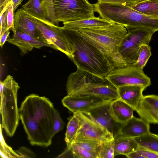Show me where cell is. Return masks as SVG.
Returning a JSON list of instances; mask_svg holds the SVG:
<instances>
[{"label": "cell", "instance_id": "cell-35", "mask_svg": "<svg viewBox=\"0 0 158 158\" xmlns=\"http://www.w3.org/2000/svg\"><path fill=\"white\" fill-rule=\"evenodd\" d=\"M14 11L12 2L7 7V22L8 29L11 30L13 33L15 31L14 24Z\"/></svg>", "mask_w": 158, "mask_h": 158}, {"label": "cell", "instance_id": "cell-16", "mask_svg": "<svg viewBox=\"0 0 158 158\" xmlns=\"http://www.w3.org/2000/svg\"><path fill=\"white\" fill-rule=\"evenodd\" d=\"M150 132V123L140 118H139L134 116L122 124L118 135L135 138Z\"/></svg>", "mask_w": 158, "mask_h": 158}, {"label": "cell", "instance_id": "cell-31", "mask_svg": "<svg viewBox=\"0 0 158 158\" xmlns=\"http://www.w3.org/2000/svg\"><path fill=\"white\" fill-rule=\"evenodd\" d=\"M69 148L72 152L73 158H95L90 153L74 142Z\"/></svg>", "mask_w": 158, "mask_h": 158}, {"label": "cell", "instance_id": "cell-32", "mask_svg": "<svg viewBox=\"0 0 158 158\" xmlns=\"http://www.w3.org/2000/svg\"><path fill=\"white\" fill-rule=\"evenodd\" d=\"M43 5L46 13L47 19L57 26L54 13L53 0H43Z\"/></svg>", "mask_w": 158, "mask_h": 158}, {"label": "cell", "instance_id": "cell-38", "mask_svg": "<svg viewBox=\"0 0 158 158\" xmlns=\"http://www.w3.org/2000/svg\"><path fill=\"white\" fill-rule=\"evenodd\" d=\"M20 158H35V154L29 149L22 147L16 151Z\"/></svg>", "mask_w": 158, "mask_h": 158}, {"label": "cell", "instance_id": "cell-5", "mask_svg": "<svg viewBox=\"0 0 158 158\" xmlns=\"http://www.w3.org/2000/svg\"><path fill=\"white\" fill-rule=\"evenodd\" d=\"M95 11L101 18L122 25L126 28H144L155 32L158 31V17L147 15L130 7L118 4H94Z\"/></svg>", "mask_w": 158, "mask_h": 158}, {"label": "cell", "instance_id": "cell-23", "mask_svg": "<svg viewBox=\"0 0 158 158\" xmlns=\"http://www.w3.org/2000/svg\"><path fill=\"white\" fill-rule=\"evenodd\" d=\"M135 139L139 147L158 154V135L150 132Z\"/></svg>", "mask_w": 158, "mask_h": 158}, {"label": "cell", "instance_id": "cell-2", "mask_svg": "<svg viewBox=\"0 0 158 158\" xmlns=\"http://www.w3.org/2000/svg\"><path fill=\"white\" fill-rule=\"evenodd\" d=\"M68 35L74 48L71 60L77 69L106 78L116 68L112 60L83 38L77 31L68 28Z\"/></svg>", "mask_w": 158, "mask_h": 158}, {"label": "cell", "instance_id": "cell-42", "mask_svg": "<svg viewBox=\"0 0 158 158\" xmlns=\"http://www.w3.org/2000/svg\"></svg>", "mask_w": 158, "mask_h": 158}, {"label": "cell", "instance_id": "cell-37", "mask_svg": "<svg viewBox=\"0 0 158 158\" xmlns=\"http://www.w3.org/2000/svg\"><path fill=\"white\" fill-rule=\"evenodd\" d=\"M135 151L141 158H158V154L139 146Z\"/></svg>", "mask_w": 158, "mask_h": 158}, {"label": "cell", "instance_id": "cell-41", "mask_svg": "<svg viewBox=\"0 0 158 158\" xmlns=\"http://www.w3.org/2000/svg\"><path fill=\"white\" fill-rule=\"evenodd\" d=\"M24 0H12L13 8L14 11L17 9L18 6Z\"/></svg>", "mask_w": 158, "mask_h": 158}, {"label": "cell", "instance_id": "cell-4", "mask_svg": "<svg viewBox=\"0 0 158 158\" xmlns=\"http://www.w3.org/2000/svg\"><path fill=\"white\" fill-rule=\"evenodd\" d=\"M67 95H91L107 99L119 98L117 88L106 78L77 69L68 77Z\"/></svg>", "mask_w": 158, "mask_h": 158}, {"label": "cell", "instance_id": "cell-9", "mask_svg": "<svg viewBox=\"0 0 158 158\" xmlns=\"http://www.w3.org/2000/svg\"><path fill=\"white\" fill-rule=\"evenodd\" d=\"M126 28L127 34L120 46L119 52L127 64H132L136 61L141 47L143 45H149L155 32L144 28Z\"/></svg>", "mask_w": 158, "mask_h": 158}, {"label": "cell", "instance_id": "cell-11", "mask_svg": "<svg viewBox=\"0 0 158 158\" xmlns=\"http://www.w3.org/2000/svg\"><path fill=\"white\" fill-rule=\"evenodd\" d=\"M73 113L77 115L79 120L75 141L93 139L102 142L114 139L112 134L97 122L87 112H77Z\"/></svg>", "mask_w": 158, "mask_h": 158}, {"label": "cell", "instance_id": "cell-17", "mask_svg": "<svg viewBox=\"0 0 158 158\" xmlns=\"http://www.w3.org/2000/svg\"><path fill=\"white\" fill-rule=\"evenodd\" d=\"M119 98L130 106L135 111L146 88L138 85H126L117 88Z\"/></svg>", "mask_w": 158, "mask_h": 158}, {"label": "cell", "instance_id": "cell-24", "mask_svg": "<svg viewBox=\"0 0 158 158\" xmlns=\"http://www.w3.org/2000/svg\"><path fill=\"white\" fill-rule=\"evenodd\" d=\"M79 124V120L78 118L73 113V116L70 119L67 126L64 139L67 145V148H70L75 141Z\"/></svg>", "mask_w": 158, "mask_h": 158}, {"label": "cell", "instance_id": "cell-18", "mask_svg": "<svg viewBox=\"0 0 158 158\" xmlns=\"http://www.w3.org/2000/svg\"><path fill=\"white\" fill-rule=\"evenodd\" d=\"M110 110L115 120L121 124L125 123L134 116V109L119 98L111 101Z\"/></svg>", "mask_w": 158, "mask_h": 158}, {"label": "cell", "instance_id": "cell-10", "mask_svg": "<svg viewBox=\"0 0 158 158\" xmlns=\"http://www.w3.org/2000/svg\"><path fill=\"white\" fill-rule=\"evenodd\" d=\"M106 78L117 88L126 85H138L146 88L151 84L150 78L143 70L137 69L131 64L114 68Z\"/></svg>", "mask_w": 158, "mask_h": 158}, {"label": "cell", "instance_id": "cell-15", "mask_svg": "<svg viewBox=\"0 0 158 158\" xmlns=\"http://www.w3.org/2000/svg\"><path fill=\"white\" fill-rule=\"evenodd\" d=\"M13 36L7 40L9 44L17 46L20 51V54L23 56L33 50L34 48H40L43 46L53 47L48 44L41 42L31 36L15 31Z\"/></svg>", "mask_w": 158, "mask_h": 158}, {"label": "cell", "instance_id": "cell-22", "mask_svg": "<svg viewBox=\"0 0 158 158\" xmlns=\"http://www.w3.org/2000/svg\"><path fill=\"white\" fill-rule=\"evenodd\" d=\"M147 15L158 17V0H145L130 7Z\"/></svg>", "mask_w": 158, "mask_h": 158}, {"label": "cell", "instance_id": "cell-39", "mask_svg": "<svg viewBox=\"0 0 158 158\" xmlns=\"http://www.w3.org/2000/svg\"><path fill=\"white\" fill-rule=\"evenodd\" d=\"M10 32V30L8 29L2 36H0V46L1 48H2L3 45L7 41Z\"/></svg>", "mask_w": 158, "mask_h": 158}, {"label": "cell", "instance_id": "cell-20", "mask_svg": "<svg viewBox=\"0 0 158 158\" xmlns=\"http://www.w3.org/2000/svg\"><path fill=\"white\" fill-rule=\"evenodd\" d=\"M114 157L119 155L126 156L136 151L139 146L134 138L118 135L114 138Z\"/></svg>", "mask_w": 158, "mask_h": 158}, {"label": "cell", "instance_id": "cell-28", "mask_svg": "<svg viewBox=\"0 0 158 158\" xmlns=\"http://www.w3.org/2000/svg\"><path fill=\"white\" fill-rule=\"evenodd\" d=\"M114 157V139L101 142L98 158Z\"/></svg>", "mask_w": 158, "mask_h": 158}, {"label": "cell", "instance_id": "cell-40", "mask_svg": "<svg viewBox=\"0 0 158 158\" xmlns=\"http://www.w3.org/2000/svg\"><path fill=\"white\" fill-rule=\"evenodd\" d=\"M12 0H0V10L2 11L4 9L7 8Z\"/></svg>", "mask_w": 158, "mask_h": 158}, {"label": "cell", "instance_id": "cell-1", "mask_svg": "<svg viewBox=\"0 0 158 158\" xmlns=\"http://www.w3.org/2000/svg\"><path fill=\"white\" fill-rule=\"evenodd\" d=\"M19 110L20 119L30 143L49 146L54 136L55 108L47 98L35 94L27 96Z\"/></svg>", "mask_w": 158, "mask_h": 158}, {"label": "cell", "instance_id": "cell-6", "mask_svg": "<svg viewBox=\"0 0 158 158\" xmlns=\"http://www.w3.org/2000/svg\"><path fill=\"white\" fill-rule=\"evenodd\" d=\"M20 87L13 77L8 75L0 82L1 127L7 135L12 137L15 133L20 119L17 106V93Z\"/></svg>", "mask_w": 158, "mask_h": 158}, {"label": "cell", "instance_id": "cell-26", "mask_svg": "<svg viewBox=\"0 0 158 158\" xmlns=\"http://www.w3.org/2000/svg\"><path fill=\"white\" fill-rule=\"evenodd\" d=\"M135 111L140 118L149 123L158 124V111L138 105Z\"/></svg>", "mask_w": 158, "mask_h": 158}, {"label": "cell", "instance_id": "cell-8", "mask_svg": "<svg viewBox=\"0 0 158 158\" xmlns=\"http://www.w3.org/2000/svg\"><path fill=\"white\" fill-rule=\"evenodd\" d=\"M55 19L58 26L63 23L94 18L95 7L88 0H53Z\"/></svg>", "mask_w": 158, "mask_h": 158}, {"label": "cell", "instance_id": "cell-14", "mask_svg": "<svg viewBox=\"0 0 158 158\" xmlns=\"http://www.w3.org/2000/svg\"><path fill=\"white\" fill-rule=\"evenodd\" d=\"M14 24L15 31L27 34L38 40L47 44L40 30L29 19L23 8L18 9L14 13Z\"/></svg>", "mask_w": 158, "mask_h": 158}, {"label": "cell", "instance_id": "cell-19", "mask_svg": "<svg viewBox=\"0 0 158 158\" xmlns=\"http://www.w3.org/2000/svg\"><path fill=\"white\" fill-rule=\"evenodd\" d=\"M113 23L100 17L63 23L64 27L75 31H78L82 28L105 27L110 25Z\"/></svg>", "mask_w": 158, "mask_h": 158}, {"label": "cell", "instance_id": "cell-27", "mask_svg": "<svg viewBox=\"0 0 158 158\" xmlns=\"http://www.w3.org/2000/svg\"><path fill=\"white\" fill-rule=\"evenodd\" d=\"M151 55L150 47L149 45H143L141 48L136 61L131 64L137 69L143 70Z\"/></svg>", "mask_w": 158, "mask_h": 158}, {"label": "cell", "instance_id": "cell-25", "mask_svg": "<svg viewBox=\"0 0 158 158\" xmlns=\"http://www.w3.org/2000/svg\"><path fill=\"white\" fill-rule=\"evenodd\" d=\"M101 142L95 139H84L76 140L74 143L90 153L95 158H98Z\"/></svg>", "mask_w": 158, "mask_h": 158}, {"label": "cell", "instance_id": "cell-3", "mask_svg": "<svg viewBox=\"0 0 158 158\" xmlns=\"http://www.w3.org/2000/svg\"><path fill=\"white\" fill-rule=\"evenodd\" d=\"M76 31L107 55L114 62L116 68L127 65L119 52L120 46L127 34V29L124 26L113 23L108 26L82 28Z\"/></svg>", "mask_w": 158, "mask_h": 158}, {"label": "cell", "instance_id": "cell-36", "mask_svg": "<svg viewBox=\"0 0 158 158\" xmlns=\"http://www.w3.org/2000/svg\"><path fill=\"white\" fill-rule=\"evenodd\" d=\"M7 7L4 9L2 11H0V36H2L7 30L8 29V28L7 18Z\"/></svg>", "mask_w": 158, "mask_h": 158}, {"label": "cell", "instance_id": "cell-13", "mask_svg": "<svg viewBox=\"0 0 158 158\" xmlns=\"http://www.w3.org/2000/svg\"><path fill=\"white\" fill-rule=\"evenodd\" d=\"M112 100L86 111L97 122L112 134L114 138L118 135L119 130L122 124L116 122L111 113L110 104Z\"/></svg>", "mask_w": 158, "mask_h": 158}, {"label": "cell", "instance_id": "cell-34", "mask_svg": "<svg viewBox=\"0 0 158 158\" xmlns=\"http://www.w3.org/2000/svg\"><path fill=\"white\" fill-rule=\"evenodd\" d=\"M65 123L61 117L59 111L55 109L54 124V135L62 130L64 126Z\"/></svg>", "mask_w": 158, "mask_h": 158}, {"label": "cell", "instance_id": "cell-12", "mask_svg": "<svg viewBox=\"0 0 158 158\" xmlns=\"http://www.w3.org/2000/svg\"><path fill=\"white\" fill-rule=\"evenodd\" d=\"M107 99L95 96L67 95L62 100L63 106L72 112H83L107 102Z\"/></svg>", "mask_w": 158, "mask_h": 158}, {"label": "cell", "instance_id": "cell-30", "mask_svg": "<svg viewBox=\"0 0 158 158\" xmlns=\"http://www.w3.org/2000/svg\"><path fill=\"white\" fill-rule=\"evenodd\" d=\"M1 127V156L2 157L20 158L19 155L6 143L2 133Z\"/></svg>", "mask_w": 158, "mask_h": 158}, {"label": "cell", "instance_id": "cell-21", "mask_svg": "<svg viewBox=\"0 0 158 158\" xmlns=\"http://www.w3.org/2000/svg\"><path fill=\"white\" fill-rule=\"evenodd\" d=\"M24 11L38 19H47V15L43 5V0H29L22 6Z\"/></svg>", "mask_w": 158, "mask_h": 158}, {"label": "cell", "instance_id": "cell-7", "mask_svg": "<svg viewBox=\"0 0 158 158\" xmlns=\"http://www.w3.org/2000/svg\"><path fill=\"white\" fill-rule=\"evenodd\" d=\"M26 13L40 30L46 43L63 53L71 60L73 57L74 48L68 38V28L57 26L47 19H39Z\"/></svg>", "mask_w": 158, "mask_h": 158}, {"label": "cell", "instance_id": "cell-29", "mask_svg": "<svg viewBox=\"0 0 158 158\" xmlns=\"http://www.w3.org/2000/svg\"><path fill=\"white\" fill-rule=\"evenodd\" d=\"M138 105L158 111V95L151 94L143 96Z\"/></svg>", "mask_w": 158, "mask_h": 158}, {"label": "cell", "instance_id": "cell-33", "mask_svg": "<svg viewBox=\"0 0 158 158\" xmlns=\"http://www.w3.org/2000/svg\"><path fill=\"white\" fill-rule=\"evenodd\" d=\"M142 1L143 0H98V2L131 7Z\"/></svg>", "mask_w": 158, "mask_h": 158}]
</instances>
